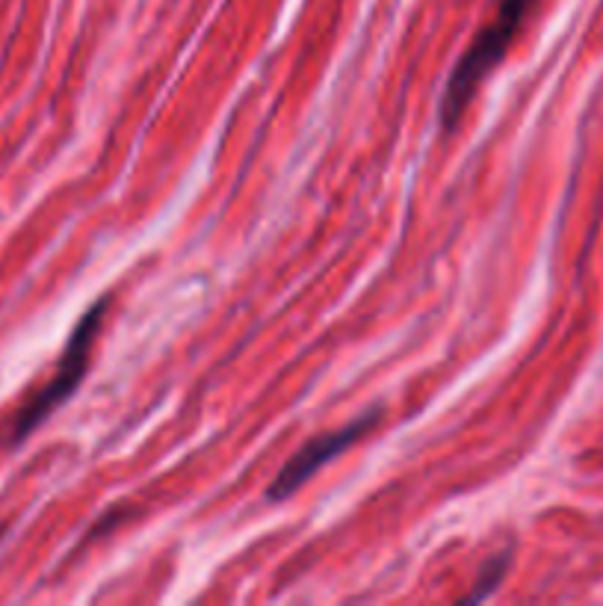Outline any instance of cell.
I'll return each instance as SVG.
<instances>
[{
    "label": "cell",
    "instance_id": "cell-1",
    "mask_svg": "<svg viewBox=\"0 0 603 606\" xmlns=\"http://www.w3.org/2000/svg\"><path fill=\"white\" fill-rule=\"evenodd\" d=\"M535 3L538 0H500L491 21L476 33L474 42L459 57L450 78H447L441 101H438V121H441L444 133H453L462 125L471 101L476 98V92L483 90L485 78L506 60L514 36L521 33L526 15L533 12Z\"/></svg>",
    "mask_w": 603,
    "mask_h": 606
},
{
    "label": "cell",
    "instance_id": "cell-2",
    "mask_svg": "<svg viewBox=\"0 0 603 606\" xmlns=\"http://www.w3.org/2000/svg\"><path fill=\"white\" fill-rule=\"evenodd\" d=\"M109 311V296H101L92 308L83 311V317L78 319V326L71 328L69 340H66V349H62L60 361H57V370L54 376L42 391H36L27 406L21 408L15 420H12L10 444H21L24 438L31 435L33 429H39L45 420L57 411V408L71 399V394L80 388V382L86 378V370H90L92 347L101 335V326H104V317Z\"/></svg>",
    "mask_w": 603,
    "mask_h": 606
},
{
    "label": "cell",
    "instance_id": "cell-3",
    "mask_svg": "<svg viewBox=\"0 0 603 606\" xmlns=\"http://www.w3.org/2000/svg\"><path fill=\"white\" fill-rule=\"evenodd\" d=\"M379 420H382V408H370V411H364L361 418H356L347 427L335 429V432H323V435L311 438L308 444H302L293 456L287 458L285 467L278 470V477L269 482V503H281V500L293 498L299 488L305 486L311 477H317L328 462H335L349 447H356L358 441L376 427Z\"/></svg>",
    "mask_w": 603,
    "mask_h": 606
},
{
    "label": "cell",
    "instance_id": "cell-4",
    "mask_svg": "<svg viewBox=\"0 0 603 606\" xmlns=\"http://www.w3.org/2000/svg\"><path fill=\"white\" fill-rule=\"evenodd\" d=\"M509 568H512V550H503V553L488 559L483 566V571H479V576H476L474 588H471L462 601H465V604H479L485 597L495 595L497 588H500V583H503V576L509 574Z\"/></svg>",
    "mask_w": 603,
    "mask_h": 606
}]
</instances>
